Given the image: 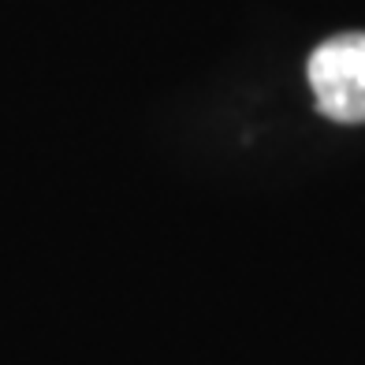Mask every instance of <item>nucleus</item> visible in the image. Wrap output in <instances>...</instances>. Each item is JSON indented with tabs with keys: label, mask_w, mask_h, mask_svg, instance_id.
Masks as SVG:
<instances>
[{
	"label": "nucleus",
	"mask_w": 365,
	"mask_h": 365,
	"mask_svg": "<svg viewBox=\"0 0 365 365\" xmlns=\"http://www.w3.org/2000/svg\"><path fill=\"white\" fill-rule=\"evenodd\" d=\"M309 86L317 108L336 123H365V34H339L313 48Z\"/></svg>",
	"instance_id": "nucleus-1"
}]
</instances>
